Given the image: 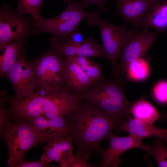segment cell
<instances>
[{"mask_svg": "<svg viewBox=\"0 0 167 167\" xmlns=\"http://www.w3.org/2000/svg\"><path fill=\"white\" fill-rule=\"evenodd\" d=\"M65 117L70 136L76 148L75 154L86 161L96 154L102 157L105 150L100 146V144L124 121V118L109 115L82 100L77 109Z\"/></svg>", "mask_w": 167, "mask_h": 167, "instance_id": "obj_1", "label": "cell"}, {"mask_svg": "<svg viewBox=\"0 0 167 167\" xmlns=\"http://www.w3.org/2000/svg\"><path fill=\"white\" fill-rule=\"evenodd\" d=\"M3 95L13 119L41 116L49 119L65 116L77 109L82 100L81 94L73 93L62 86L38 89L20 99L11 98L5 92Z\"/></svg>", "mask_w": 167, "mask_h": 167, "instance_id": "obj_2", "label": "cell"}, {"mask_svg": "<svg viewBox=\"0 0 167 167\" xmlns=\"http://www.w3.org/2000/svg\"><path fill=\"white\" fill-rule=\"evenodd\" d=\"M0 135L6 142L8 152V163L10 167L25 160L27 152L32 148L42 143L33 126L24 118L13 119Z\"/></svg>", "mask_w": 167, "mask_h": 167, "instance_id": "obj_3", "label": "cell"}, {"mask_svg": "<svg viewBox=\"0 0 167 167\" xmlns=\"http://www.w3.org/2000/svg\"><path fill=\"white\" fill-rule=\"evenodd\" d=\"M66 3V9L54 18H43L39 21L32 19V34L50 33L62 42L77 30L80 23L90 13L85 12L80 3L73 0H69Z\"/></svg>", "mask_w": 167, "mask_h": 167, "instance_id": "obj_4", "label": "cell"}, {"mask_svg": "<svg viewBox=\"0 0 167 167\" xmlns=\"http://www.w3.org/2000/svg\"><path fill=\"white\" fill-rule=\"evenodd\" d=\"M105 11V10L90 13L88 17L87 24L89 26L96 25L99 28L101 45L106 54V59L112 63L114 74L118 67L117 61L120 51L133 31H128L124 25L117 26L108 20L100 19L97 13Z\"/></svg>", "mask_w": 167, "mask_h": 167, "instance_id": "obj_5", "label": "cell"}, {"mask_svg": "<svg viewBox=\"0 0 167 167\" xmlns=\"http://www.w3.org/2000/svg\"><path fill=\"white\" fill-rule=\"evenodd\" d=\"M61 56L54 50H49L31 62L35 72L36 90L65 86L63 74L64 60Z\"/></svg>", "mask_w": 167, "mask_h": 167, "instance_id": "obj_6", "label": "cell"}, {"mask_svg": "<svg viewBox=\"0 0 167 167\" xmlns=\"http://www.w3.org/2000/svg\"><path fill=\"white\" fill-rule=\"evenodd\" d=\"M32 23L13 11L8 5L2 6L0 10V49L14 41L24 44L27 37L32 34Z\"/></svg>", "mask_w": 167, "mask_h": 167, "instance_id": "obj_7", "label": "cell"}, {"mask_svg": "<svg viewBox=\"0 0 167 167\" xmlns=\"http://www.w3.org/2000/svg\"><path fill=\"white\" fill-rule=\"evenodd\" d=\"M6 78L13 87L15 95L13 97L15 99L27 97L35 92L36 84L35 70L31 62H28L26 59L24 46Z\"/></svg>", "mask_w": 167, "mask_h": 167, "instance_id": "obj_8", "label": "cell"}, {"mask_svg": "<svg viewBox=\"0 0 167 167\" xmlns=\"http://www.w3.org/2000/svg\"><path fill=\"white\" fill-rule=\"evenodd\" d=\"M157 33L156 31L150 32L146 28L136 32L133 31L120 51V63L114 74L123 72L130 63L143 56L154 43Z\"/></svg>", "mask_w": 167, "mask_h": 167, "instance_id": "obj_9", "label": "cell"}, {"mask_svg": "<svg viewBox=\"0 0 167 167\" xmlns=\"http://www.w3.org/2000/svg\"><path fill=\"white\" fill-rule=\"evenodd\" d=\"M143 139L131 134L125 137L119 136L112 132L107 138L109 148L104 152L99 165L102 167L117 166L122 161L120 156L130 149L139 148L146 152L147 146L142 143Z\"/></svg>", "mask_w": 167, "mask_h": 167, "instance_id": "obj_10", "label": "cell"}, {"mask_svg": "<svg viewBox=\"0 0 167 167\" xmlns=\"http://www.w3.org/2000/svg\"><path fill=\"white\" fill-rule=\"evenodd\" d=\"M51 46L58 54L65 57L74 55L88 58L100 57L106 59V56L102 46L91 36L85 39L81 44L74 43L68 37L62 42L55 37H52L49 40Z\"/></svg>", "mask_w": 167, "mask_h": 167, "instance_id": "obj_11", "label": "cell"}, {"mask_svg": "<svg viewBox=\"0 0 167 167\" xmlns=\"http://www.w3.org/2000/svg\"><path fill=\"white\" fill-rule=\"evenodd\" d=\"M81 94L82 100L99 108L111 117L124 118L131 115L130 111L132 102L112 99L91 88Z\"/></svg>", "mask_w": 167, "mask_h": 167, "instance_id": "obj_12", "label": "cell"}, {"mask_svg": "<svg viewBox=\"0 0 167 167\" xmlns=\"http://www.w3.org/2000/svg\"><path fill=\"white\" fill-rule=\"evenodd\" d=\"M25 119L35 128L42 143L47 144L62 137L70 136L65 116L49 119L41 116Z\"/></svg>", "mask_w": 167, "mask_h": 167, "instance_id": "obj_13", "label": "cell"}, {"mask_svg": "<svg viewBox=\"0 0 167 167\" xmlns=\"http://www.w3.org/2000/svg\"><path fill=\"white\" fill-rule=\"evenodd\" d=\"M74 141L70 136L62 137L46 144L40 160L49 164L58 163L62 167H68L69 162L74 155L73 153Z\"/></svg>", "mask_w": 167, "mask_h": 167, "instance_id": "obj_14", "label": "cell"}, {"mask_svg": "<svg viewBox=\"0 0 167 167\" xmlns=\"http://www.w3.org/2000/svg\"><path fill=\"white\" fill-rule=\"evenodd\" d=\"M117 13L123 18L125 26L133 24L138 29L145 18L152 3L148 0H114Z\"/></svg>", "mask_w": 167, "mask_h": 167, "instance_id": "obj_15", "label": "cell"}, {"mask_svg": "<svg viewBox=\"0 0 167 167\" xmlns=\"http://www.w3.org/2000/svg\"><path fill=\"white\" fill-rule=\"evenodd\" d=\"M65 58L63 71L65 86L74 93L84 92L94 84L84 70L73 62Z\"/></svg>", "mask_w": 167, "mask_h": 167, "instance_id": "obj_16", "label": "cell"}, {"mask_svg": "<svg viewBox=\"0 0 167 167\" xmlns=\"http://www.w3.org/2000/svg\"><path fill=\"white\" fill-rule=\"evenodd\" d=\"M127 118V120L123 121L116 128L117 132H126L129 134L143 138L157 136L164 139L167 136V129L159 128L153 124L132 118L131 115Z\"/></svg>", "mask_w": 167, "mask_h": 167, "instance_id": "obj_17", "label": "cell"}, {"mask_svg": "<svg viewBox=\"0 0 167 167\" xmlns=\"http://www.w3.org/2000/svg\"><path fill=\"white\" fill-rule=\"evenodd\" d=\"M140 27L155 29L163 33L167 29V0L152 4Z\"/></svg>", "mask_w": 167, "mask_h": 167, "instance_id": "obj_18", "label": "cell"}, {"mask_svg": "<svg viewBox=\"0 0 167 167\" xmlns=\"http://www.w3.org/2000/svg\"><path fill=\"white\" fill-rule=\"evenodd\" d=\"M24 44L16 41L7 44L0 49V77H5L9 71L16 62Z\"/></svg>", "mask_w": 167, "mask_h": 167, "instance_id": "obj_19", "label": "cell"}, {"mask_svg": "<svg viewBox=\"0 0 167 167\" xmlns=\"http://www.w3.org/2000/svg\"><path fill=\"white\" fill-rule=\"evenodd\" d=\"M130 113L133 118L150 124H153L161 118L156 108L150 103L143 99L133 102Z\"/></svg>", "mask_w": 167, "mask_h": 167, "instance_id": "obj_20", "label": "cell"}, {"mask_svg": "<svg viewBox=\"0 0 167 167\" xmlns=\"http://www.w3.org/2000/svg\"><path fill=\"white\" fill-rule=\"evenodd\" d=\"M125 71H126L127 78L135 81L145 79L149 76L150 72L148 62L143 57L130 63Z\"/></svg>", "mask_w": 167, "mask_h": 167, "instance_id": "obj_21", "label": "cell"}, {"mask_svg": "<svg viewBox=\"0 0 167 167\" xmlns=\"http://www.w3.org/2000/svg\"><path fill=\"white\" fill-rule=\"evenodd\" d=\"M162 139L158 137L152 145L147 144L146 152L153 157L158 167H167V148Z\"/></svg>", "mask_w": 167, "mask_h": 167, "instance_id": "obj_22", "label": "cell"}, {"mask_svg": "<svg viewBox=\"0 0 167 167\" xmlns=\"http://www.w3.org/2000/svg\"><path fill=\"white\" fill-rule=\"evenodd\" d=\"M43 2V0H18L16 11L21 15L29 14L33 20H40L43 18L40 13Z\"/></svg>", "mask_w": 167, "mask_h": 167, "instance_id": "obj_23", "label": "cell"}, {"mask_svg": "<svg viewBox=\"0 0 167 167\" xmlns=\"http://www.w3.org/2000/svg\"><path fill=\"white\" fill-rule=\"evenodd\" d=\"M6 101L0 93V132L1 135L7 125L11 122L12 118L9 109L6 106Z\"/></svg>", "mask_w": 167, "mask_h": 167, "instance_id": "obj_24", "label": "cell"}, {"mask_svg": "<svg viewBox=\"0 0 167 167\" xmlns=\"http://www.w3.org/2000/svg\"><path fill=\"white\" fill-rule=\"evenodd\" d=\"M153 94L155 100L161 104L167 103V81H161L154 87Z\"/></svg>", "mask_w": 167, "mask_h": 167, "instance_id": "obj_25", "label": "cell"}, {"mask_svg": "<svg viewBox=\"0 0 167 167\" xmlns=\"http://www.w3.org/2000/svg\"><path fill=\"white\" fill-rule=\"evenodd\" d=\"M84 71L94 84L105 79L102 66L94 62Z\"/></svg>", "mask_w": 167, "mask_h": 167, "instance_id": "obj_26", "label": "cell"}, {"mask_svg": "<svg viewBox=\"0 0 167 167\" xmlns=\"http://www.w3.org/2000/svg\"><path fill=\"white\" fill-rule=\"evenodd\" d=\"M73 62L85 71L94 62L91 59L84 56L74 55L65 57Z\"/></svg>", "mask_w": 167, "mask_h": 167, "instance_id": "obj_27", "label": "cell"}, {"mask_svg": "<svg viewBox=\"0 0 167 167\" xmlns=\"http://www.w3.org/2000/svg\"><path fill=\"white\" fill-rule=\"evenodd\" d=\"M93 165L87 162L82 156L75 155L71 159L68 167H93Z\"/></svg>", "mask_w": 167, "mask_h": 167, "instance_id": "obj_28", "label": "cell"}, {"mask_svg": "<svg viewBox=\"0 0 167 167\" xmlns=\"http://www.w3.org/2000/svg\"><path fill=\"white\" fill-rule=\"evenodd\" d=\"M49 164L43 160L28 161L25 160L16 165L15 167H46Z\"/></svg>", "mask_w": 167, "mask_h": 167, "instance_id": "obj_29", "label": "cell"}, {"mask_svg": "<svg viewBox=\"0 0 167 167\" xmlns=\"http://www.w3.org/2000/svg\"><path fill=\"white\" fill-rule=\"evenodd\" d=\"M80 3L84 8L92 4H95L98 7L103 6L107 0H78Z\"/></svg>", "mask_w": 167, "mask_h": 167, "instance_id": "obj_30", "label": "cell"}, {"mask_svg": "<svg viewBox=\"0 0 167 167\" xmlns=\"http://www.w3.org/2000/svg\"><path fill=\"white\" fill-rule=\"evenodd\" d=\"M69 37L72 41L78 44L82 43L85 39L81 33L78 30L74 32Z\"/></svg>", "mask_w": 167, "mask_h": 167, "instance_id": "obj_31", "label": "cell"}, {"mask_svg": "<svg viewBox=\"0 0 167 167\" xmlns=\"http://www.w3.org/2000/svg\"><path fill=\"white\" fill-rule=\"evenodd\" d=\"M148 0L149 1H150L151 3H152V4H153L155 3L161 2L164 1L165 0Z\"/></svg>", "mask_w": 167, "mask_h": 167, "instance_id": "obj_32", "label": "cell"}, {"mask_svg": "<svg viewBox=\"0 0 167 167\" xmlns=\"http://www.w3.org/2000/svg\"><path fill=\"white\" fill-rule=\"evenodd\" d=\"M165 142L167 143V136L164 139Z\"/></svg>", "mask_w": 167, "mask_h": 167, "instance_id": "obj_33", "label": "cell"}, {"mask_svg": "<svg viewBox=\"0 0 167 167\" xmlns=\"http://www.w3.org/2000/svg\"><path fill=\"white\" fill-rule=\"evenodd\" d=\"M69 0H63V2H65V3H67V1H68Z\"/></svg>", "mask_w": 167, "mask_h": 167, "instance_id": "obj_34", "label": "cell"}]
</instances>
